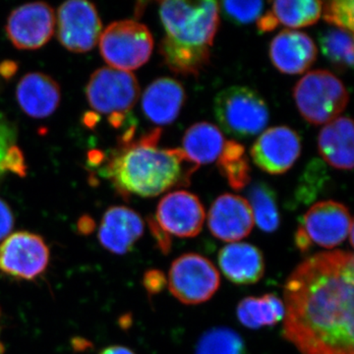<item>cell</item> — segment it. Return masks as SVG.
<instances>
[{"label": "cell", "instance_id": "1", "mask_svg": "<svg viewBox=\"0 0 354 354\" xmlns=\"http://www.w3.org/2000/svg\"><path fill=\"white\" fill-rule=\"evenodd\" d=\"M354 258L351 251L312 255L283 288V337L301 354H353Z\"/></svg>", "mask_w": 354, "mask_h": 354}, {"label": "cell", "instance_id": "2", "mask_svg": "<svg viewBox=\"0 0 354 354\" xmlns=\"http://www.w3.org/2000/svg\"><path fill=\"white\" fill-rule=\"evenodd\" d=\"M162 130L155 128L138 139L121 140L102 169L121 196L156 197L174 187L189 185L199 165L181 149L158 147Z\"/></svg>", "mask_w": 354, "mask_h": 354}, {"label": "cell", "instance_id": "3", "mask_svg": "<svg viewBox=\"0 0 354 354\" xmlns=\"http://www.w3.org/2000/svg\"><path fill=\"white\" fill-rule=\"evenodd\" d=\"M218 10V3L214 0L160 2L165 36L160 53L174 73L197 77L209 64L220 25Z\"/></svg>", "mask_w": 354, "mask_h": 354}, {"label": "cell", "instance_id": "4", "mask_svg": "<svg viewBox=\"0 0 354 354\" xmlns=\"http://www.w3.org/2000/svg\"><path fill=\"white\" fill-rule=\"evenodd\" d=\"M298 111L307 122L328 124L348 106L349 94L344 83L328 70H314L293 88Z\"/></svg>", "mask_w": 354, "mask_h": 354}, {"label": "cell", "instance_id": "5", "mask_svg": "<svg viewBox=\"0 0 354 354\" xmlns=\"http://www.w3.org/2000/svg\"><path fill=\"white\" fill-rule=\"evenodd\" d=\"M214 113L223 131L237 139L259 134L270 120L269 109L262 95L246 86L221 91L214 101Z\"/></svg>", "mask_w": 354, "mask_h": 354}, {"label": "cell", "instance_id": "6", "mask_svg": "<svg viewBox=\"0 0 354 354\" xmlns=\"http://www.w3.org/2000/svg\"><path fill=\"white\" fill-rule=\"evenodd\" d=\"M139 95V84L134 74L111 67L95 70L86 87L91 108L109 114V122L114 127L124 124Z\"/></svg>", "mask_w": 354, "mask_h": 354}, {"label": "cell", "instance_id": "7", "mask_svg": "<svg viewBox=\"0 0 354 354\" xmlns=\"http://www.w3.org/2000/svg\"><path fill=\"white\" fill-rule=\"evenodd\" d=\"M100 51L111 68L132 71L150 59L153 39L145 25L134 20L111 23L100 37Z\"/></svg>", "mask_w": 354, "mask_h": 354}, {"label": "cell", "instance_id": "8", "mask_svg": "<svg viewBox=\"0 0 354 354\" xmlns=\"http://www.w3.org/2000/svg\"><path fill=\"white\" fill-rule=\"evenodd\" d=\"M353 232V221L348 207L327 200L316 203L305 214L295 241L300 252H308L312 246L332 249L346 241Z\"/></svg>", "mask_w": 354, "mask_h": 354}, {"label": "cell", "instance_id": "9", "mask_svg": "<svg viewBox=\"0 0 354 354\" xmlns=\"http://www.w3.org/2000/svg\"><path fill=\"white\" fill-rule=\"evenodd\" d=\"M220 285L221 274L216 266L200 254H183L172 262L169 269V291L185 305L208 301Z\"/></svg>", "mask_w": 354, "mask_h": 354}, {"label": "cell", "instance_id": "10", "mask_svg": "<svg viewBox=\"0 0 354 354\" xmlns=\"http://www.w3.org/2000/svg\"><path fill=\"white\" fill-rule=\"evenodd\" d=\"M50 249L38 234L15 232L0 243V271L23 281H32L46 272Z\"/></svg>", "mask_w": 354, "mask_h": 354}, {"label": "cell", "instance_id": "11", "mask_svg": "<svg viewBox=\"0 0 354 354\" xmlns=\"http://www.w3.org/2000/svg\"><path fill=\"white\" fill-rule=\"evenodd\" d=\"M102 29L101 18L91 2L69 0L58 8V41L72 53L93 50L99 41Z\"/></svg>", "mask_w": 354, "mask_h": 354}, {"label": "cell", "instance_id": "12", "mask_svg": "<svg viewBox=\"0 0 354 354\" xmlns=\"http://www.w3.org/2000/svg\"><path fill=\"white\" fill-rule=\"evenodd\" d=\"M55 11L44 2H32L14 9L6 26L9 41L18 50L43 48L55 32Z\"/></svg>", "mask_w": 354, "mask_h": 354}, {"label": "cell", "instance_id": "13", "mask_svg": "<svg viewBox=\"0 0 354 354\" xmlns=\"http://www.w3.org/2000/svg\"><path fill=\"white\" fill-rule=\"evenodd\" d=\"M205 218L199 198L188 191L177 190L160 200L153 221L167 236L193 239L201 232Z\"/></svg>", "mask_w": 354, "mask_h": 354}, {"label": "cell", "instance_id": "14", "mask_svg": "<svg viewBox=\"0 0 354 354\" xmlns=\"http://www.w3.org/2000/svg\"><path fill=\"white\" fill-rule=\"evenodd\" d=\"M301 138L288 127L269 128L251 148L254 164L270 174H283L295 164L301 153Z\"/></svg>", "mask_w": 354, "mask_h": 354}, {"label": "cell", "instance_id": "15", "mask_svg": "<svg viewBox=\"0 0 354 354\" xmlns=\"http://www.w3.org/2000/svg\"><path fill=\"white\" fill-rule=\"evenodd\" d=\"M254 223L248 200L239 195H221L209 208V232L221 241L234 243L245 239L252 232Z\"/></svg>", "mask_w": 354, "mask_h": 354}, {"label": "cell", "instance_id": "16", "mask_svg": "<svg viewBox=\"0 0 354 354\" xmlns=\"http://www.w3.org/2000/svg\"><path fill=\"white\" fill-rule=\"evenodd\" d=\"M269 55L272 65L279 72L297 75L313 65L318 50L313 39L305 32L283 30L272 39Z\"/></svg>", "mask_w": 354, "mask_h": 354}, {"label": "cell", "instance_id": "17", "mask_svg": "<svg viewBox=\"0 0 354 354\" xmlns=\"http://www.w3.org/2000/svg\"><path fill=\"white\" fill-rule=\"evenodd\" d=\"M144 221L127 207L114 206L104 213L99 227V241L109 252L125 254L143 235Z\"/></svg>", "mask_w": 354, "mask_h": 354}, {"label": "cell", "instance_id": "18", "mask_svg": "<svg viewBox=\"0 0 354 354\" xmlns=\"http://www.w3.org/2000/svg\"><path fill=\"white\" fill-rule=\"evenodd\" d=\"M16 99L30 118H46L57 111L62 92L57 81L39 72L28 73L18 83Z\"/></svg>", "mask_w": 354, "mask_h": 354}, {"label": "cell", "instance_id": "19", "mask_svg": "<svg viewBox=\"0 0 354 354\" xmlns=\"http://www.w3.org/2000/svg\"><path fill=\"white\" fill-rule=\"evenodd\" d=\"M185 99L183 86L174 79L164 77L147 87L142 97V109L151 122L165 127L178 118Z\"/></svg>", "mask_w": 354, "mask_h": 354}, {"label": "cell", "instance_id": "20", "mask_svg": "<svg viewBox=\"0 0 354 354\" xmlns=\"http://www.w3.org/2000/svg\"><path fill=\"white\" fill-rule=\"evenodd\" d=\"M218 259L225 278L235 285H254L264 276V256L252 244L234 242L223 246Z\"/></svg>", "mask_w": 354, "mask_h": 354}, {"label": "cell", "instance_id": "21", "mask_svg": "<svg viewBox=\"0 0 354 354\" xmlns=\"http://www.w3.org/2000/svg\"><path fill=\"white\" fill-rule=\"evenodd\" d=\"M353 122L351 118H337L321 129L318 148L321 157L333 167L351 171L353 167Z\"/></svg>", "mask_w": 354, "mask_h": 354}, {"label": "cell", "instance_id": "22", "mask_svg": "<svg viewBox=\"0 0 354 354\" xmlns=\"http://www.w3.org/2000/svg\"><path fill=\"white\" fill-rule=\"evenodd\" d=\"M225 145V136L220 128L212 123L198 122L186 130L181 150L200 167L218 160Z\"/></svg>", "mask_w": 354, "mask_h": 354}, {"label": "cell", "instance_id": "23", "mask_svg": "<svg viewBox=\"0 0 354 354\" xmlns=\"http://www.w3.org/2000/svg\"><path fill=\"white\" fill-rule=\"evenodd\" d=\"M236 314L242 325L257 330L281 322L285 316V306L278 295L267 293L243 298L237 305Z\"/></svg>", "mask_w": 354, "mask_h": 354}, {"label": "cell", "instance_id": "24", "mask_svg": "<svg viewBox=\"0 0 354 354\" xmlns=\"http://www.w3.org/2000/svg\"><path fill=\"white\" fill-rule=\"evenodd\" d=\"M277 25L288 28L308 27L322 15V2L318 0H279L272 2L270 11Z\"/></svg>", "mask_w": 354, "mask_h": 354}, {"label": "cell", "instance_id": "25", "mask_svg": "<svg viewBox=\"0 0 354 354\" xmlns=\"http://www.w3.org/2000/svg\"><path fill=\"white\" fill-rule=\"evenodd\" d=\"M248 197L254 223L263 232H276L281 223L276 192L265 183H256L249 190Z\"/></svg>", "mask_w": 354, "mask_h": 354}, {"label": "cell", "instance_id": "26", "mask_svg": "<svg viewBox=\"0 0 354 354\" xmlns=\"http://www.w3.org/2000/svg\"><path fill=\"white\" fill-rule=\"evenodd\" d=\"M319 44L325 57L341 71L353 66V37L351 32L332 28L321 32Z\"/></svg>", "mask_w": 354, "mask_h": 354}, {"label": "cell", "instance_id": "27", "mask_svg": "<svg viewBox=\"0 0 354 354\" xmlns=\"http://www.w3.org/2000/svg\"><path fill=\"white\" fill-rule=\"evenodd\" d=\"M218 167L235 190L245 187L250 180L248 160L244 148L236 142H225L223 153L218 160Z\"/></svg>", "mask_w": 354, "mask_h": 354}, {"label": "cell", "instance_id": "28", "mask_svg": "<svg viewBox=\"0 0 354 354\" xmlns=\"http://www.w3.org/2000/svg\"><path fill=\"white\" fill-rule=\"evenodd\" d=\"M195 354H247L241 335L227 327L207 330L197 342Z\"/></svg>", "mask_w": 354, "mask_h": 354}, {"label": "cell", "instance_id": "29", "mask_svg": "<svg viewBox=\"0 0 354 354\" xmlns=\"http://www.w3.org/2000/svg\"><path fill=\"white\" fill-rule=\"evenodd\" d=\"M16 139L15 127L0 114V176L6 172L20 176L26 174L24 155L16 145Z\"/></svg>", "mask_w": 354, "mask_h": 354}, {"label": "cell", "instance_id": "30", "mask_svg": "<svg viewBox=\"0 0 354 354\" xmlns=\"http://www.w3.org/2000/svg\"><path fill=\"white\" fill-rule=\"evenodd\" d=\"M221 11L230 22L237 25H247L259 19L264 9V2L223 1L218 3Z\"/></svg>", "mask_w": 354, "mask_h": 354}, {"label": "cell", "instance_id": "31", "mask_svg": "<svg viewBox=\"0 0 354 354\" xmlns=\"http://www.w3.org/2000/svg\"><path fill=\"white\" fill-rule=\"evenodd\" d=\"M353 0L322 2L323 17L326 22L351 34L353 32Z\"/></svg>", "mask_w": 354, "mask_h": 354}, {"label": "cell", "instance_id": "32", "mask_svg": "<svg viewBox=\"0 0 354 354\" xmlns=\"http://www.w3.org/2000/svg\"><path fill=\"white\" fill-rule=\"evenodd\" d=\"M14 227V216L10 207L0 198V242L11 234Z\"/></svg>", "mask_w": 354, "mask_h": 354}, {"label": "cell", "instance_id": "33", "mask_svg": "<svg viewBox=\"0 0 354 354\" xmlns=\"http://www.w3.org/2000/svg\"><path fill=\"white\" fill-rule=\"evenodd\" d=\"M143 283L148 292L150 295H155V293L164 290L167 285V279H165L164 272L158 271V270H151L146 272Z\"/></svg>", "mask_w": 354, "mask_h": 354}, {"label": "cell", "instance_id": "34", "mask_svg": "<svg viewBox=\"0 0 354 354\" xmlns=\"http://www.w3.org/2000/svg\"><path fill=\"white\" fill-rule=\"evenodd\" d=\"M100 354H135L129 348H124V346H109L101 351Z\"/></svg>", "mask_w": 354, "mask_h": 354}, {"label": "cell", "instance_id": "35", "mask_svg": "<svg viewBox=\"0 0 354 354\" xmlns=\"http://www.w3.org/2000/svg\"><path fill=\"white\" fill-rule=\"evenodd\" d=\"M93 227H94V223L92 220L88 218V216H85L84 218H81L80 223H79V230L84 234H88L92 232Z\"/></svg>", "mask_w": 354, "mask_h": 354}]
</instances>
